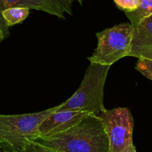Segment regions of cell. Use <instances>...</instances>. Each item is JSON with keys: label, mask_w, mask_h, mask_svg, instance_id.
I'll use <instances>...</instances> for the list:
<instances>
[{"label": "cell", "mask_w": 152, "mask_h": 152, "mask_svg": "<svg viewBox=\"0 0 152 152\" xmlns=\"http://www.w3.org/2000/svg\"><path fill=\"white\" fill-rule=\"evenodd\" d=\"M33 142L60 152H110L109 140L102 119L90 114L66 131Z\"/></svg>", "instance_id": "obj_1"}, {"label": "cell", "mask_w": 152, "mask_h": 152, "mask_svg": "<svg viewBox=\"0 0 152 152\" xmlns=\"http://www.w3.org/2000/svg\"><path fill=\"white\" fill-rule=\"evenodd\" d=\"M58 107L20 115L0 114V152H24L26 145L39 137L40 124Z\"/></svg>", "instance_id": "obj_2"}, {"label": "cell", "mask_w": 152, "mask_h": 152, "mask_svg": "<svg viewBox=\"0 0 152 152\" xmlns=\"http://www.w3.org/2000/svg\"><path fill=\"white\" fill-rule=\"evenodd\" d=\"M110 66L90 63L79 88L66 102L58 105L56 111L76 110L99 116L104 106V87Z\"/></svg>", "instance_id": "obj_3"}, {"label": "cell", "mask_w": 152, "mask_h": 152, "mask_svg": "<svg viewBox=\"0 0 152 152\" xmlns=\"http://www.w3.org/2000/svg\"><path fill=\"white\" fill-rule=\"evenodd\" d=\"M132 34L131 23H121L99 32L96 34L97 47L87 59L90 63L112 66L121 58L129 55Z\"/></svg>", "instance_id": "obj_4"}, {"label": "cell", "mask_w": 152, "mask_h": 152, "mask_svg": "<svg viewBox=\"0 0 152 152\" xmlns=\"http://www.w3.org/2000/svg\"><path fill=\"white\" fill-rule=\"evenodd\" d=\"M98 116L107 135L110 152H125L134 145V119L128 108L106 109Z\"/></svg>", "instance_id": "obj_5"}, {"label": "cell", "mask_w": 152, "mask_h": 152, "mask_svg": "<svg viewBox=\"0 0 152 152\" xmlns=\"http://www.w3.org/2000/svg\"><path fill=\"white\" fill-rule=\"evenodd\" d=\"M90 114L91 113L89 112L76 110H55L45 119L39 126V137H47L66 131L77 125Z\"/></svg>", "instance_id": "obj_6"}, {"label": "cell", "mask_w": 152, "mask_h": 152, "mask_svg": "<svg viewBox=\"0 0 152 152\" xmlns=\"http://www.w3.org/2000/svg\"><path fill=\"white\" fill-rule=\"evenodd\" d=\"M128 56L152 59V14L133 26L131 50Z\"/></svg>", "instance_id": "obj_7"}, {"label": "cell", "mask_w": 152, "mask_h": 152, "mask_svg": "<svg viewBox=\"0 0 152 152\" xmlns=\"http://www.w3.org/2000/svg\"><path fill=\"white\" fill-rule=\"evenodd\" d=\"M14 7H23L29 9L37 10L55 15L52 8L46 4L44 0H0V28L3 30L5 36L9 34L8 27L5 25L2 17V12L8 8Z\"/></svg>", "instance_id": "obj_8"}, {"label": "cell", "mask_w": 152, "mask_h": 152, "mask_svg": "<svg viewBox=\"0 0 152 152\" xmlns=\"http://www.w3.org/2000/svg\"><path fill=\"white\" fill-rule=\"evenodd\" d=\"M30 9L23 7H14L8 8L2 12V17L7 27L13 26L24 21L28 16Z\"/></svg>", "instance_id": "obj_9"}, {"label": "cell", "mask_w": 152, "mask_h": 152, "mask_svg": "<svg viewBox=\"0 0 152 152\" xmlns=\"http://www.w3.org/2000/svg\"><path fill=\"white\" fill-rule=\"evenodd\" d=\"M130 20V23L134 26L142 19L152 14V0H139V7L133 12L125 13Z\"/></svg>", "instance_id": "obj_10"}, {"label": "cell", "mask_w": 152, "mask_h": 152, "mask_svg": "<svg viewBox=\"0 0 152 152\" xmlns=\"http://www.w3.org/2000/svg\"><path fill=\"white\" fill-rule=\"evenodd\" d=\"M55 13V16L59 18H65L64 14H72L71 0H44Z\"/></svg>", "instance_id": "obj_11"}, {"label": "cell", "mask_w": 152, "mask_h": 152, "mask_svg": "<svg viewBox=\"0 0 152 152\" xmlns=\"http://www.w3.org/2000/svg\"><path fill=\"white\" fill-rule=\"evenodd\" d=\"M135 68L145 77L152 81V59L140 58Z\"/></svg>", "instance_id": "obj_12"}, {"label": "cell", "mask_w": 152, "mask_h": 152, "mask_svg": "<svg viewBox=\"0 0 152 152\" xmlns=\"http://www.w3.org/2000/svg\"><path fill=\"white\" fill-rule=\"evenodd\" d=\"M119 9L125 13L133 12L139 7V0H113Z\"/></svg>", "instance_id": "obj_13"}, {"label": "cell", "mask_w": 152, "mask_h": 152, "mask_svg": "<svg viewBox=\"0 0 152 152\" xmlns=\"http://www.w3.org/2000/svg\"><path fill=\"white\" fill-rule=\"evenodd\" d=\"M24 152H60L52 148L39 144L35 142H29L26 145L24 148Z\"/></svg>", "instance_id": "obj_14"}, {"label": "cell", "mask_w": 152, "mask_h": 152, "mask_svg": "<svg viewBox=\"0 0 152 152\" xmlns=\"http://www.w3.org/2000/svg\"><path fill=\"white\" fill-rule=\"evenodd\" d=\"M5 37H6V36H5V33H4L3 30H2V29L0 28V43H1V42H2V40H4V39H5Z\"/></svg>", "instance_id": "obj_15"}, {"label": "cell", "mask_w": 152, "mask_h": 152, "mask_svg": "<svg viewBox=\"0 0 152 152\" xmlns=\"http://www.w3.org/2000/svg\"><path fill=\"white\" fill-rule=\"evenodd\" d=\"M125 152H137L136 151V148H135V146L133 145L132 146H131V147L129 148L128 149V150L126 151Z\"/></svg>", "instance_id": "obj_16"}, {"label": "cell", "mask_w": 152, "mask_h": 152, "mask_svg": "<svg viewBox=\"0 0 152 152\" xmlns=\"http://www.w3.org/2000/svg\"><path fill=\"white\" fill-rule=\"evenodd\" d=\"M71 1L73 2V1H75V0H71ZM76 1H78V2H79V4H81V5H82L83 0H76Z\"/></svg>", "instance_id": "obj_17"}]
</instances>
